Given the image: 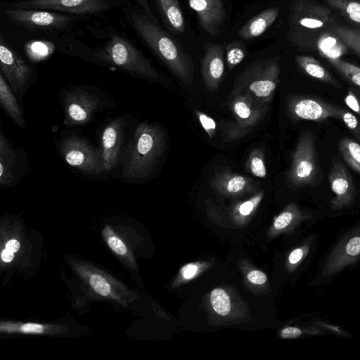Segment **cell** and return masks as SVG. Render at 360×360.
Wrapping results in <instances>:
<instances>
[{
    "mask_svg": "<svg viewBox=\"0 0 360 360\" xmlns=\"http://www.w3.org/2000/svg\"><path fill=\"white\" fill-rule=\"evenodd\" d=\"M360 28V0H321Z\"/></svg>",
    "mask_w": 360,
    "mask_h": 360,
    "instance_id": "cb8c5ba5",
    "label": "cell"
},
{
    "mask_svg": "<svg viewBox=\"0 0 360 360\" xmlns=\"http://www.w3.org/2000/svg\"><path fill=\"white\" fill-rule=\"evenodd\" d=\"M279 14L277 7L266 8L250 19L238 32L243 40L253 39L262 34L276 20Z\"/></svg>",
    "mask_w": 360,
    "mask_h": 360,
    "instance_id": "d6986e66",
    "label": "cell"
},
{
    "mask_svg": "<svg viewBox=\"0 0 360 360\" xmlns=\"http://www.w3.org/2000/svg\"><path fill=\"white\" fill-rule=\"evenodd\" d=\"M5 13L15 24L32 29H60L67 26L72 19L69 15L29 8L7 9Z\"/></svg>",
    "mask_w": 360,
    "mask_h": 360,
    "instance_id": "4fadbf2b",
    "label": "cell"
},
{
    "mask_svg": "<svg viewBox=\"0 0 360 360\" xmlns=\"http://www.w3.org/2000/svg\"><path fill=\"white\" fill-rule=\"evenodd\" d=\"M255 98L248 93L237 94L233 98L231 108L234 114L236 123L227 127L226 132L229 139H236L250 131L262 119L266 107L263 103L256 104Z\"/></svg>",
    "mask_w": 360,
    "mask_h": 360,
    "instance_id": "9c48e42d",
    "label": "cell"
},
{
    "mask_svg": "<svg viewBox=\"0 0 360 360\" xmlns=\"http://www.w3.org/2000/svg\"><path fill=\"white\" fill-rule=\"evenodd\" d=\"M335 23L326 5L315 0H294L289 15L288 38L295 45L311 47L324 29Z\"/></svg>",
    "mask_w": 360,
    "mask_h": 360,
    "instance_id": "3957f363",
    "label": "cell"
},
{
    "mask_svg": "<svg viewBox=\"0 0 360 360\" xmlns=\"http://www.w3.org/2000/svg\"><path fill=\"white\" fill-rule=\"evenodd\" d=\"M293 214L290 211L282 212L275 220L274 227L276 229H282L286 227L292 220Z\"/></svg>",
    "mask_w": 360,
    "mask_h": 360,
    "instance_id": "8d00e7d4",
    "label": "cell"
},
{
    "mask_svg": "<svg viewBox=\"0 0 360 360\" xmlns=\"http://www.w3.org/2000/svg\"><path fill=\"white\" fill-rule=\"evenodd\" d=\"M58 148L63 160L72 167L90 176L104 172L101 149L84 136L70 133L60 139Z\"/></svg>",
    "mask_w": 360,
    "mask_h": 360,
    "instance_id": "52a82bcc",
    "label": "cell"
},
{
    "mask_svg": "<svg viewBox=\"0 0 360 360\" xmlns=\"http://www.w3.org/2000/svg\"><path fill=\"white\" fill-rule=\"evenodd\" d=\"M288 110L295 120L320 122L330 117L340 120L342 108L318 98L302 97L291 100Z\"/></svg>",
    "mask_w": 360,
    "mask_h": 360,
    "instance_id": "9a60e30c",
    "label": "cell"
},
{
    "mask_svg": "<svg viewBox=\"0 0 360 360\" xmlns=\"http://www.w3.org/2000/svg\"><path fill=\"white\" fill-rule=\"evenodd\" d=\"M110 248L116 253L123 255L127 252V248L123 242L117 237H110L108 240Z\"/></svg>",
    "mask_w": 360,
    "mask_h": 360,
    "instance_id": "ab89813d",
    "label": "cell"
},
{
    "mask_svg": "<svg viewBox=\"0 0 360 360\" xmlns=\"http://www.w3.org/2000/svg\"><path fill=\"white\" fill-rule=\"evenodd\" d=\"M328 181L335 194L333 204L337 207L349 204L355 196V185L350 173L339 158H334L331 162Z\"/></svg>",
    "mask_w": 360,
    "mask_h": 360,
    "instance_id": "2e32d148",
    "label": "cell"
},
{
    "mask_svg": "<svg viewBox=\"0 0 360 360\" xmlns=\"http://www.w3.org/2000/svg\"><path fill=\"white\" fill-rule=\"evenodd\" d=\"M334 33L349 49L360 56V30L345 26L333 25L328 29Z\"/></svg>",
    "mask_w": 360,
    "mask_h": 360,
    "instance_id": "83f0119b",
    "label": "cell"
},
{
    "mask_svg": "<svg viewBox=\"0 0 360 360\" xmlns=\"http://www.w3.org/2000/svg\"><path fill=\"white\" fill-rule=\"evenodd\" d=\"M301 330L296 327H288L281 332L283 338H296L301 334Z\"/></svg>",
    "mask_w": 360,
    "mask_h": 360,
    "instance_id": "ee69618b",
    "label": "cell"
},
{
    "mask_svg": "<svg viewBox=\"0 0 360 360\" xmlns=\"http://www.w3.org/2000/svg\"><path fill=\"white\" fill-rule=\"evenodd\" d=\"M13 252L6 248L1 252V259L5 262H10L13 259Z\"/></svg>",
    "mask_w": 360,
    "mask_h": 360,
    "instance_id": "c3c4849f",
    "label": "cell"
},
{
    "mask_svg": "<svg viewBox=\"0 0 360 360\" xmlns=\"http://www.w3.org/2000/svg\"><path fill=\"white\" fill-rule=\"evenodd\" d=\"M197 271L198 266L195 264H188L182 269L183 277L186 279H190L195 276Z\"/></svg>",
    "mask_w": 360,
    "mask_h": 360,
    "instance_id": "b9f144b4",
    "label": "cell"
},
{
    "mask_svg": "<svg viewBox=\"0 0 360 360\" xmlns=\"http://www.w3.org/2000/svg\"><path fill=\"white\" fill-rule=\"evenodd\" d=\"M29 170V161L23 148H15L5 134L0 131V185L13 186L18 184Z\"/></svg>",
    "mask_w": 360,
    "mask_h": 360,
    "instance_id": "30bf717a",
    "label": "cell"
},
{
    "mask_svg": "<svg viewBox=\"0 0 360 360\" xmlns=\"http://www.w3.org/2000/svg\"><path fill=\"white\" fill-rule=\"evenodd\" d=\"M21 329L25 333H42L44 328L42 326L37 323H28L22 326Z\"/></svg>",
    "mask_w": 360,
    "mask_h": 360,
    "instance_id": "7bdbcfd3",
    "label": "cell"
},
{
    "mask_svg": "<svg viewBox=\"0 0 360 360\" xmlns=\"http://www.w3.org/2000/svg\"><path fill=\"white\" fill-rule=\"evenodd\" d=\"M130 20L141 39L173 74L184 83L191 84L194 68L190 56L148 15L132 13Z\"/></svg>",
    "mask_w": 360,
    "mask_h": 360,
    "instance_id": "7a4b0ae2",
    "label": "cell"
},
{
    "mask_svg": "<svg viewBox=\"0 0 360 360\" xmlns=\"http://www.w3.org/2000/svg\"><path fill=\"white\" fill-rule=\"evenodd\" d=\"M295 59L298 66L308 75L335 87H340V83L314 57L297 56Z\"/></svg>",
    "mask_w": 360,
    "mask_h": 360,
    "instance_id": "603a6c76",
    "label": "cell"
},
{
    "mask_svg": "<svg viewBox=\"0 0 360 360\" xmlns=\"http://www.w3.org/2000/svg\"><path fill=\"white\" fill-rule=\"evenodd\" d=\"M330 65L346 79L360 88V68L340 58L328 59Z\"/></svg>",
    "mask_w": 360,
    "mask_h": 360,
    "instance_id": "f1b7e54d",
    "label": "cell"
},
{
    "mask_svg": "<svg viewBox=\"0 0 360 360\" xmlns=\"http://www.w3.org/2000/svg\"><path fill=\"white\" fill-rule=\"evenodd\" d=\"M205 52L201 62L204 83L210 91L216 90L224 72V49L219 44H205Z\"/></svg>",
    "mask_w": 360,
    "mask_h": 360,
    "instance_id": "e0dca14e",
    "label": "cell"
},
{
    "mask_svg": "<svg viewBox=\"0 0 360 360\" xmlns=\"http://www.w3.org/2000/svg\"><path fill=\"white\" fill-rule=\"evenodd\" d=\"M263 196V192H259L249 200L243 202L238 207L239 213L243 216H247L251 213L255 207L259 202Z\"/></svg>",
    "mask_w": 360,
    "mask_h": 360,
    "instance_id": "d590c367",
    "label": "cell"
},
{
    "mask_svg": "<svg viewBox=\"0 0 360 360\" xmlns=\"http://www.w3.org/2000/svg\"><path fill=\"white\" fill-rule=\"evenodd\" d=\"M17 8H39L75 14H93L108 8L104 0H27L14 4Z\"/></svg>",
    "mask_w": 360,
    "mask_h": 360,
    "instance_id": "5bb4252c",
    "label": "cell"
},
{
    "mask_svg": "<svg viewBox=\"0 0 360 360\" xmlns=\"http://www.w3.org/2000/svg\"><path fill=\"white\" fill-rule=\"evenodd\" d=\"M20 248V243L17 240L12 239L6 244V249L11 251L12 252H17Z\"/></svg>",
    "mask_w": 360,
    "mask_h": 360,
    "instance_id": "7dc6e473",
    "label": "cell"
},
{
    "mask_svg": "<svg viewBox=\"0 0 360 360\" xmlns=\"http://www.w3.org/2000/svg\"><path fill=\"white\" fill-rule=\"evenodd\" d=\"M340 120L360 139V126L357 118L354 114L347 110V109L342 108Z\"/></svg>",
    "mask_w": 360,
    "mask_h": 360,
    "instance_id": "836d02e7",
    "label": "cell"
},
{
    "mask_svg": "<svg viewBox=\"0 0 360 360\" xmlns=\"http://www.w3.org/2000/svg\"><path fill=\"white\" fill-rule=\"evenodd\" d=\"M166 145V134L160 125L140 123L123 148L121 177L130 182L146 179L160 162Z\"/></svg>",
    "mask_w": 360,
    "mask_h": 360,
    "instance_id": "6da1fadb",
    "label": "cell"
},
{
    "mask_svg": "<svg viewBox=\"0 0 360 360\" xmlns=\"http://www.w3.org/2000/svg\"><path fill=\"white\" fill-rule=\"evenodd\" d=\"M316 46L319 54L328 60L340 58L348 49L345 44L328 30L321 33Z\"/></svg>",
    "mask_w": 360,
    "mask_h": 360,
    "instance_id": "44dd1931",
    "label": "cell"
},
{
    "mask_svg": "<svg viewBox=\"0 0 360 360\" xmlns=\"http://www.w3.org/2000/svg\"><path fill=\"white\" fill-rule=\"evenodd\" d=\"M189 6L197 13L200 25L212 36L219 32L226 13L222 0H188Z\"/></svg>",
    "mask_w": 360,
    "mask_h": 360,
    "instance_id": "ac0fdd59",
    "label": "cell"
},
{
    "mask_svg": "<svg viewBox=\"0 0 360 360\" xmlns=\"http://www.w3.org/2000/svg\"><path fill=\"white\" fill-rule=\"evenodd\" d=\"M249 167L251 172L259 178L266 176V169L260 150H254L250 155Z\"/></svg>",
    "mask_w": 360,
    "mask_h": 360,
    "instance_id": "1f68e13d",
    "label": "cell"
},
{
    "mask_svg": "<svg viewBox=\"0 0 360 360\" xmlns=\"http://www.w3.org/2000/svg\"><path fill=\"white\" fill-rule=\"evenodd\" d=\"M212 184L229 194L240 193L253 186L252 181L245 176L227 172L219 173L214 177Z\"/></svg>",
    "mask_w": 360,
    "mask_h": 360,
    "instance_id": "7402d4cb",
    "label": "cell"
},
{
    "mask_svg": "<svg viewBox=\"0 0 360 360\" xmlns=\"http://www.w3.org/2000/svg\"><path fill=\"white\" fill-rule=\"evenodd\" d=\"M0 67L1 72L15 94L20 96L25 95L32 83L33 72L3 40L0 44Z\"/></svg>",
    "mask_w": 360,
    "mask_h": 360,
    "instance_id": "8fae6325",
    "label": "cell"
},
{
    "mask_svg": "<svg viewBox=\"0 0 360 360\" xmlns=\"http://www.w3.org/2000/svg\"><path fill=\"white\" fill-rule=\"evenodd\" d=\"M125 129V120L122 117L112 119L103 129L100 149L105 173L110 172L120 163L124 147Z\"/></svg>",
    "mask_w": 360,
    "mask_h": 360,
    "instance_id": "7c38bea8",
    "label": "cell"
},
{
    "mask_svg": "<svg viewBox=\"0 0 360 360\" xmlns=\"http://www.w3.org/2000/svg\"><path fill=\"white\" fill-rule=\"evenodd\" d=\"M342 158L354 171L360 174V145L349 138H343L339 143Z\"/></svg>",
    "mask_w": 360,
    "mask_h": 360,
    "instance_id": "484cf974",
    "label": "cell"
},
{
    "mask_svg": "<svg viewBox=\"0 0 360 360\" xmlns=\"http://www.w3.org/2000/svg\"><path fill=\"white\" fill-rule=\"evenodd\" d=\"M136 1L139 6L142 8V9L146 13V15H148L150 18L157 22V20L154 15L153 14L152 10L150 8V4L147 0H134Z\"/></svg>",
    "mask_w": 360,
    "mask_h": 360,
    "instance_id": "f6af8a7d",
    "label": "cell"
},
{
    "mask_svg": "<svg viewBox=\"0 0 360 360\" xmlns=\"http://www.w3.org/2000/svg\"><path fill=\"white\" fill-rule=\"evenodd\" d=\"M345 252L349 256L354 257L360 253V237H353L349 240L345 247Z\"/></svg>",
    "mask_w": 360,
    "mask_h": 360,
    "instance_id": "74e56055",
    "label": "cell"
},
{
    "mask_svg": "<svg viewBox=\"0 0 360 360\" xmlns=\"http://www.w3.org/2000/svg\"><path fill=\"white\" fill-rule=\"evenodd\" d=\"M61 98L65 115L63 122L68 127L86 124L96 113L114 105L105 92L86 86L69 88Z\"/></svg>",
    "mask_w": 360,
    "mask_h": 360,
    "instance_id": "5b68a950",
    "label": "cell"
},
{
    "mask_svg": "<svg viewBox=\"0 0 360 360\" xmlns=\"http://www.w3.org/2000/svg\"><path fill=\"white\" fill-rule=\"evenodd\" d=\"M280 58L275 57L253 64L242 76L246 93L266 103L271 100L279 83Z\"/></svg>",
    "mask_w": 360,
    "mask_h": 360,
    "instance_id": "ba28073f",
    "label": "cell"
},
{
    "mask_svg": "<svg viewBox=\"0 0 360 360\" xmlns=\"http://www.w3.org/2000/svg\"><path fill=\"white\" fill-rule=\"evenodd\" d=\"M195 112L202 128L206 131L208 136L210 138H212L215 134L217 127L214 120L198 110H195Z\"/></svg>",
    "mask_w": 360,
    "mask_h": 360,
    "instance_id": "e575fe53",
    "label": "cell"
},
{
    "mask_svg": "<svg viewBox=\"0 0 360 360\" xmlns=\"http://www.w3.org/2000/svg\"><path fill=\"white\" fill-rule=\"evenodd\" d=\"M345 101L350 109L360 115V102L359 98L356 96L351 89L348 91V94L345 98Z\"/></svg>",
    "mask_w": 360,
    "mask_h": 360,
    "instance_id": "f35d334b",
    "label": "cell"
},
{
    "mask_svg": "<svg viewBox=\"0 0 360 360\" xmlns=\"http://www.w3.org/2000/svg\"><path fill=\"white\" fill-rule=\"evenodd\" d=\"M210 302L214 310L218 314L226 316L229 314L231 311L230 299L223 289H214L210 294Z\"/></svg>",
    "mask_w": 360,
    "mask_h": 360,
    "instance_id": "4dcf8cb0",
    "label": "cell"
},
{
    "mask_svg": "<svg viewBox=\"0 0 360 360\" xmlns=\"http://www.w3.org/2000/svg\"><path fill=\"white\" fill-rule=\"evenodd\" d=\"M225 51L227 67L230 70L240 63L246 56L245 45L238 41L228 44Z\"/></svg>",
    "mask_w": 360,
    "mask_h": 360,
    "instance_id": "f546056e",
    "label": "cell"
},
{
    "mask_svg": "<svg viewBox=\"0 0 360 360\" xmlns=\"http://www.w3.org/2000/svg\"><path fill=\"white\" fill-rule=\"evenodd\" d=\"M303 250L301 248L295 249L289 255L288 260L290 264H297L303 256Z\"/></svg>",
    "mask_w": 360,
    "mask_h": 360,
    "instance_id": "bcb514c9",
    "label": "cell"
},
{
    "mask_svg": "<svg viewBox=\"0 0 360 360\" xmlns=\"http://www.w3.org/2000/svg\"><path fill=\"white\" fill-rule=\"evenodd\" d=\"M55 45L48 41L32 40L25 45V52L28 59L37 63L46 60L54 51Z\"/></svg>",
    "mask_w": 360,
    "mask_h": 360,
    "instance_id": "4316f807",
    "label": "cell"
},
{
    "mask_svg": "<svg viewBox=\"0 0 360 360\" xmlns=\"http://www.w3.org/2000/svg\"><path fill=\"white\" fill-rule=\"evenodd\" d=\"M169 25L178 32L185 30L184 15L177 0H157Z\"/></svg>",
    "mask_w": 360,
    "mask_h": 360,
    "instance_id": "d4e9b609",
    "label": "cell"
},
{
    "mask_svg": "<svg viewBox=\"0 0 360 360\" xmlns=\"http://www.w3.org/2000/svg\"><path fill=\"white\" fill-rule=\"evenodd\" d=\"M248 279L255 284H262L266 281V276L262 271L253 270L248 274Z\"/></svg>",
    "mask_w": 360,
    "mask_h": 360,
    "instance_id": "60d3db41",
    "label": "cell"
},
{
    "mask_svg": "<svg viewBox=\"0 0 360 360\" xmlns=\"http://www.w3.org/2000/svg\"><path fill=\"white\" fill-rule=\"evenodd\" d=\"M90 284L98 294L107 296L110 292L108 282L99 274H92L89 278Z\"/></svg>",
    "mask_w": 360,
    "mask_h": 360,
    "instance_id": "d6a6232c",
    "label": "cell"
},
{
    "mask_svg": "<svg viewBox=\"0 0 360 360\" xmlns=\"http://www.w3.org/2000/svg\"><path fill=\"white\" fill-rule=\"evenodd\" d=\"M359 102H360V97L359 98Z\"/></svg>",
    "mask_w": 360,
    "mask_h": 360,
    "instance_id": "681fc988",
    "label": "cell"
},
{
    "mask_svg": "<svg viewBox=\"0 0 360 360\" xmlns=\"http://www.w3.org/2000/svg\"><path fill=\"white\" fill-rule=\"evenodd\" d=\"M94 55L101 61L117 67L131 75L162 83V78L157 70L131 42L120 36L113 35Z\"/></svg>",
    "mask_w": 360,
    "mask_h": 360,
    "instance_id": "277c9868",
    "label": "cell"
},
{
    "mask_svg": "<svg viewBox=\"0 0 360 360\" xmlns=\"http://www.w3.org/2000/svg\"><path fill=\"white\" fill-rule=\"evenodd\" d=\"M322 177L316 145L310 131H302L291 155L287 175L289 186H315Z\"/></svg>",
    "mask_w": 360,
    "mask_h": 360,
    "instance_id": "8992f818",
    "label": "cell"
},
{
    "mask_svg": "<svg viewBox=\"0 0 360 360\" xmlns=\"http://www.w3.org/2000/svg\"><path fill=\"white\" fill-rule=\"evenodd\" d=\"M15 92L11 88L3 74L0 73V103L5 112L20 128H25L23 110L18 103Z\"/></svg>",
    "mask_w": 360,
    "mask_h": 360,
    "instance_id": "ffe728a7",
    "label": "cell"
}]
</instances>
